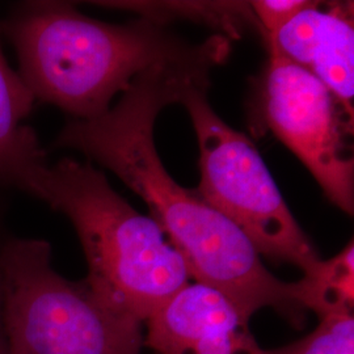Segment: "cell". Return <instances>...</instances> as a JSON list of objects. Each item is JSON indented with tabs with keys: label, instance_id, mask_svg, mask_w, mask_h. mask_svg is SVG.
<instances>
[{
	"label": "cell",
	"instance_id": "cell-2",
	"mask_svg": "<svg viewBox=\"0 0 354 354\" xmlns=\"http://www.w3.org/2000/svg\"><path fill=\"white\" fill-rule=\"evenodd\" d=\"M0 29L12 42L19 74L36 102L80 121L108 112L114 96L149 68L206 59L223 64L230 54L223 35L189 44L150 19L109 24L66 1L17 3Z\"/></svg>",
	"mask_w": 354,
	"mask_h": 354
},
{
	"label": "cell",
	"instance_id": "cell-7",
	"mask_svg": "<svg viewBox=\"0 0 354 354\" xmlns=\"http://www.w3.org/2000/svg\"><path fill=\"white\" fill-rule=\"evenodd\" d=\"M155 354H263L250 320L219 291L189 282L145 323Z\"/></svg>",
	"mask_w": 354,
	"mask_h": 354
},
{
	"label": "cell",
	"instance_id": "cell-3",
	"mask_svg": "<svg viewBox=\"0 0 354 354\" xmlns=\"http://www.w3.org/2000/svg\"><path fill=\"white\" fill-rule=\"evenodd\" d=\"M35 198L70 219L88 266L84 281L118 315L145 326L189 283L185 263L162 228L129 205L89 162L62 158L49 165Z\"/></svg>",
	"mask_w": 354,
	"mask_h": 354
},
{
	"label": "cell",
	"instance_id": "cell-14",
	"mask_svg": "<svg viewBox=\"0 0 354 354\" xmlns=\"http://www.w3.org/2000/svg\"><path fill=\"white\" fill-rule=\"evenodd\" d=\"M4 235L1 234V226H0V247L4 241ZM0 354H10L8 349V340L6 333V326H4V315H3V292H1V273H0Z\"/></svg>",
	"mask_w": 354,
	"mask_h": 354
},
{
	"label": "cell",
	"instance_id": "cell-4",
	"mask_svg": "<svg viewBox=\"0 0 354 354\" xmlns=\"http://www.w3.org/2000/svg\"><path fill=\"white\" fill-rule=\"evenodd\" d=\"M0 273L10 354H145L143 324L57 273L48 241L6 236Z\"/></svg>",
	"mask_w": 354,
	"mask_h": 354
},
{
	"label": "cell",
	"instance_id": "cell-13",
	"mask_svg": "<svg viewBox=\"0 0 354 354\" xmlns=\"http://www.w3.org/2000/svg\"><path fill=\"white\" fill-rule=\"evenodd\" d=\"M307 0H254L251 10L266 39L274 37L279 30L308 6Z\"/></svg>",
	"mask_w": 354,
	"mask_h": 354
},
{
	"label": "cell",
	"instance_id": "cell-1",
	"mask_svg": "<svg viewBox=\"0 0 354 354\" xmlns=\"http://www.w3.org/2000/svg\"><path fill=\"white\" fill-rule=\"evenodd\" d=\"M216 66L198 61L149 68L108 112L88 121L70 120L53 146L83 152L140 197L193 282L223 294L248 320L273 308L302 328L307 311L295 298L294 283L272 274L250 238L196 189L177 184L156 151L153 127L159 113L178 104L192 83L210 80Z\"/></svg>",
	"mask_w": 354,
	"mask_h": 354
},
{
	"label": "cell",
	"instance_id": "cell-11",
	"mask_svg": "<svg viewBox=\"0 0 354 354\" xmlns=\"http://www.w3.org/2000/svg\"><path fill=\"white\" fill-rule=\"evenodd\" d=\"M96 6L117 10H131L140 13L142 17L162 24L168 15L200 20L213 24L230 36H238L247 23H256L250 3L238 1H209V3H143V1H96ZM259 26V24H257Z\"/></svg>",
	"mask_w": 354,
	"mask_h": 354
},
{
	"label": "cell",
	"instance_id": "cell-8",
	"mask_svg": "<svg viewBox=\"0 0 354 354\" xmlns=\"http://www.w3.org/2000/svg\"><path fill=\"white\" fill-rule=\"evenodd\" d=\"M353 3L310 1L274 37L269 53L290 61L320 80L353 117Z\"/></svg>",
	"mask_w": 354,
	"mask_h": 354
},
{
	"label": "cell",
	"instance_id": "cell-5",
	"mask_svg": "<svg viewBox=\"0 0 354 354\" xmlns=\"http://www.w3.org/2000/svg\"><path fill=\"white\" fill-rule=\"evenodd\" d=\"M209 82L192 83L178 104L188 111L200 147L201 181L196 192L250 238L261 256L298 266L320 260L291 214L252 140L228 127L207 100Z\"/></svg>",
	"mask_w": 354,
	"mask_h": 354
},
{
	"label": "cell",
	"instance_id": "cell-10",
	"mask_svg": "<svg viewBox=\"0 0 354 354\" xmlns=\"http://www.w3.org/2000/svg\"><path fill=\"white\" fill-rule=\"evenodd\" d=\"M298 304L304 310L324 317L332 313L353 311V241L328 260H319L304 277L294 282Z\"/></svg>",
	"mask_w": 354,
	"mask_h": 354
},
{
	"label": "cell",
	"instance_id": "cell-9",
	"mask_svg": "<svg viewBox=\"0 0 354 354\" xmlns=\"http://www.w3.org/2000/svg\"><path fill=\"white\" fill-rule=\"evenodd\" d=\"M35 102L32 91L8 64L0 44V188L23 190L32 197L49 167L37 134L26 124Z\"/></svg>",
	"mask_w": 354,
	"mask_h": 354
},
{
	"label": "cell",
	"instance_id": "cell-6",
	"mask_svg": "<svg viewBox=\"0 0 354 354\" xmlns=\"http://www.w3.org/2000/svg\"><path fill=\"white\" fill-rule=\"evenodd\" d=\"M266 127L304 163L326 196L354 212L353 117L315 76L269 53L261 91Z\"/></svg>",
	"mask_w": 354,
	"mask_h": 354
},
{
	"label": "cell",
	"instance_id": "cell-12",
	"mask_svg": "<svg viewBox=\"0 0 354 354\" xmlns=\"http://www.w3.org/2000/svg\"><path fill=\"white\" fill-rule=\"evenodd\" d=\"M317 328L302 339L263 354H354L353 311L319 317Z\"/></svg>",
	"mask_w": 354,
	"mask_h": 354
}]
</instances>
